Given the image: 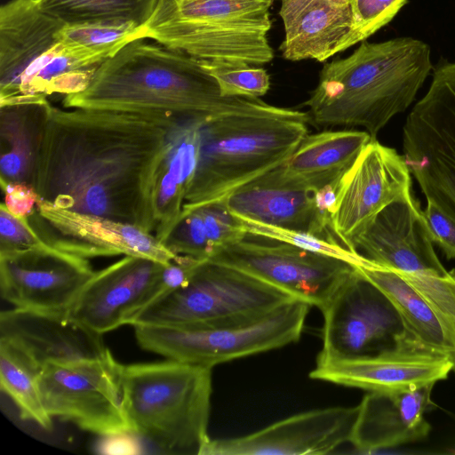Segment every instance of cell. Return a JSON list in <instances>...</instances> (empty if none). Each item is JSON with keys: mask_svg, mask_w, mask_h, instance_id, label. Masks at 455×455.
Instances as JSON below:
<instances>
[{"mask_svg": "<svg viewBox=\"0 0 455 455\" xmlns=\"http://www.w3.org/2000/svg\"><path fill=\"white\" fill-rule=\"evenodd\" d=\"M411 172L404 156L371 140L342 177L332 223L348 250L370 220L391 202L411 194Z\"/></svg>", "mask_w": 455, "mask_h": 455, "instance_id": "cell-14", "label": "cell"}, {"mask_svg": "<svg viewBox=\"0 0 455 455\" xmlns=\"http://www.w3.org/2000/svg\"><path fill=\"white\" fill-rule=\"evenodd\" d=\"M423 212L411 194L381 209L354 243L371 261L401 272L445 275Z\"/></svg>", "mask_w": 455, "mask_h": 455, "instance_id": "cell-18", "label": "cell"}, {"mask_svg": "<svg viewBox=\"0 0 455 455\" xmlns=\"http://www.w3.org/2000/svg\"><path fill=\"white\" fill-rule=\"evenodd\" d=\"M176 116L49 103L32 186L58 207L152 233L148 182Z\"/></svg>", "mask_w": 455, "mask_h": 455, "instance_id": "cell-1", "label": "cell"}, {"mask_svg": "<svg viewBox=\"0 0 455 455\" xmlns=\"http://www.w3.org/2000/svg\"><path fill=\"white\" fill-rule=\"evenodd\" d=\"M358 415L355 407H330L301 412L251 434L211 439L200 455L326 454L350 442Z\"/></svg>", "mask_w": 455, "mask_h": 455, "instance_id": "cell-15", "label": "cell"}, {"mask_svg": "<svg viewBox=\"0 0 455 455\" xmlns=\"http://www.w3.org/2000/svg\"><path fill=\"white\" fill-rule=\"evenodd\" d=\"M202 63L216 80L223 96L259 98L270 88L269 76L262 68L208 61Z\"/></svg>", "mask_w": 455, "mask_h": 455, "instance_id": "cell-35", "label": "cell"}, {"mask_svg": "<svg viewBox=\"0 0 455 455\" xmlns=\"http://www.w3.org/2000/svg\"><path fill=\"white\" fill-rule=\"evenodd\" d=\"M28 219L46 243L85 259L123 254L165 265L178 256L138 226L60 208L41 197Z\"/></svg>", "mask_w": 455, "mask_h": 455, "instance_id": "cell-13", "label": "cell"}, {"mask_svg": "<svg viewBox=\"0 0 455 455\" xmlns=\"http://www.w3.org/2000/svg\"><path fill=\"white\" fill-rule=\"evenodd\" d=\"M285 36L280 50L288 60L325 61L357 44L351 0H281Z\"/></svg>", "mask_w": 455, "mask_h": 455, "instance_id": "cell-22", "label": "cell"}, {"mask_svg": "<svg viewBox=\"0 0 455 455\" xmlns=\"http://www.w3.org/2000/svg\"><path fill=\"white\" fill-rule=\"evenodd\" d=\"M49 100L0 106L1 181L32 186Z\"/></svg>", "mask_w": 455, "mask_h": 455, "instance_id": "cell-27", "label": "cell"}, {"mask_svg": "<svg viewBox=\"0 0 455 455\" xmlns=\"http://www.w3.org/2000/svg\"><path fill=\"white\" fill-rule=\"evenodd\" d=\"M43 242L30 224L28 216H16L1 204L0 252L24 250Z\"/></svg>", "mask_w": 455, "mask_h": 455, "instance_id": "cell-38", "label": "cell"}, {"mask_svg": "<svg viewBox=\"0 0 455 455\" xmlns=\"http://www.w3.org/2000/svg\"><path fill=\"white\" fill-rule=\"evenodd\" d=\"M434 386L370 391L358 404L350 443L359 451H371L425 438L430 425L424 413L432 403Z\"/></svg>", "mask_w": 455, "mask_h": 455, "instance_id": "cell-23", "label": "cell"}, {"mask_svg": "<svg viewBox=\"0 0 455 455\" xmlns=\"http://www.w3.org/2000/svg\"><path fill=\"white\" fill-rule=\"evenodd\" d=\"M403 149L426 199L455 220V62L434 69L405 121Z\"/></svg>", "mask_w": 455, "mask_h": 455, "instance_id": "cell-8", "label": "cell"}, {"mask_svg": "<svg viewBox=\"0 0 455 455\" xmlns=\"http://www.w3.org/2000/svg\"><path fill=\"white\" fill-rule=\"evenodd\" d=\"M432 69L430 47L421 40L363 42L348 57L323 66L304 106L319 126H361L373 140L410 107Z\"/></svg>", "mask_w": 455, "mask_h": 455, "instance_id": "cell-3", "label": "cell"}, {"mask_svg": "<svg viewBox=\"0 0 455 455\" xmlns=\"http://www.w3.org/2000/svg\"><path fill=\"white\" fill-rule=\"evenodd\" d=\"M311 305L293 299L262 315L207 324L133 325L145 350L167 359L213 366L279 348L301 336Z\"/></svg>", "mask_w": 455, "mask_h": 455, "instance_id": "cell-6", "label": "cell"}, {"mask_svg": "<svg viewBox=\"0 0 455 455\" xmlns=\"http://www.w3.org/2000/svg\"><path fill=\"white\" fill-rule=\"evenodd\" d=\"M132 431L168 454H197L210 440L212 369L176 360L123 365Z\"/></svg>", "mask_w": 455, "mask_h": 455, "instance_id": "cell-5", "label": "cell"}, {"mask_svg": "<svg viewBox=\"0 0 455 455\" xmlns=\"http://www.w3.org/2000/svg\"><path fill=\"white\" fill-rule=\"evenodd\" d=\"M6 209L16 216H29L36 209L39 196L33 186L26 183L1 181Z\"/></svg>", "mask_w": 455, "mask_h": 455, "instance_id": "cell-40", "label": "cell"}, {"mask_svg": "<svg viewBox=\"0 0 455 455\" xmlns=\"http://www.w3.org/2000/svg\"><path fill=\"white\" fill-rule=\"evenodd\" d=\"M358 270L377 285L400 313L410 335L423 347L453 356V347L436 315L419 293L397 271L368 259Z\"/></svg>", "mask_w": 455, "mask_h": 455, "instance_id": "cell-28", "label": "cell"}, {"mask_svg": "<svg viewBox=\"0 0 455 455\" xmlns=\"http://www.w3.org/2000/svg\"><path fill=\"white\" fill-rule=\"evenodd\" d=\"M164 244L177 255L209 260L214 251L208 239L201 209L182 212Z\"/></svg>", "mask_w": 455, "mask_h": 455, "instance_id": "cell-36", "label": "cell"}, {"mask_svg": "<svg viewBox=\"0 0 455 455\" xmlns=\"http://www.w3.org/2000/svg\"><path fill=\"white\" fill-rule=\"evenodd\" d=\"M0 338L21 348L42 369L50 363L105 355L102 334L67 313H44L14 307L0 314Z\"/></svg>", "mask_w": 455, "mask_h": 455, "instance_id": "cell-21", "label": "cell"}, {"mask_svg": "<svg viewBox=\"0 0 455 455\" xmlns=\"http://www.w3.org/2000/svg\"><path fill=\"white\" fill-rule=\"evenodd\" d=\"M423 213L433 242L438 244L448 259H455V220L427 200Z\"/></svg>", "mask_w": 455, "mask_h": 455, "instance_id": "cell-39", "label": "cell"}, {"mask_svg": "<svg viewBox=\"0 0 455 455\" xmlns=\"http://www.w3.org/2000/svg\"><path fill=\"white\" fill-rule=\"evenodd\" d=\"M40 366L21 348L0 338V386L15 403L20 416L50 429L52 418L47 413L40 394Z\"/></svg>", "mask_w": 455, "mask_h": 455, "instance_id": "cell-30", "label": "cell"}, {"mask_svg": "<svg viewBox=\"0 0 455 455\" xmlns=\"http://www.w3.org/2000/svg\"><path fill=\"white\" fill-rule=\"evenodd\" d=\"M321 311L323 326L320 356L370 357L414 339L392 301L357 267L339 285Z\"/></svg>", "mask_w": 455, "mask_h": 455, "instance_id": "cell-10", "label": "cell"}, {"mask_svg": "<svg viewBox=\"0 0 455 455\" xmlns=\"http://www.w3.org/2000/svg\"><path fill=\"white\" fill-rule=\"evenodd\" d=\"M407 0H351L357 43L363 42L397 14Z\"/></svg>", "mask_w": 455, "mask_h": 455, "instance_id": "cell-37", "label": "cell"}, {"mask_svg": "<svg viewBox=\"0 0 455 455\" xmlns=\"http://www.w3.org/2000/svg\"><path fill=\"white\" fill-rule=\"evenodd\" d=\"M140 27L135 25L77 24L65 25L60 40L68 45L114 55L125 44L139 39Z\"/></svg>", "mask_w": 455, "mask_h": 455, "instance_id": "cell-34", "label": "cell"}, {"mask_svg": "<svg viewBox=\"0 0 455 455\" xmlns=\"http://www.w3.org/2000/svg\"><path fill=\"white\" fill-rule=\"evenodd\" d=\"M63 106L203 119L291 111L259 98L223 96L201 60L143 39L131 41L105 60L86 89L65 95Z\"/></svg>", "mask_w": 455, "mask_h": 455, "instance_id": "cell-2", "label": "cell"}, {"mask_svg": "<svg viewBox=\"0 0 455 455\" xmlns=\"http://www.w3.org/2000/svg\"><path fill=\"white\" fill-rule=\"evenodd\" d=\"M274 0H156L149 19L185 20L263 30L271 28L269 8Z\"/></svg>", "mask_w": 455, "mask_h": 455, "instance_id": "cell-29", "label": "cell"}, {"mask_svg": "<svg viewBox=\"0 0 455 455\" xmlns=\"http://www.w3.org/2000/svg\"><path fill=\"white\" fill-rule=\"evenodd\" d=\"M63 22L45 13L37 0H10L0 7V103L21 77L60 41Z\"/></svg>", "mask_w": 455, "mask_h": 455, "instance_id": "cell-24", "label": "cell"}, {"mask_svg": "<svg viewBox=\"0 0 455 455\" xmlns=\"http://www.w3.org/2000/svg\"><path fill=\"white\" fill-rule=\"evenodd\" d=\"M243 239L223 246L209 259L246 272L322 309L356 266L334 257L270 240Z\"/></svg>", "mask_w": 455, "mask_h": 455, "instance_id": "cell-11", "label": "cell"}, {"mask_svg": "<svg viewBox=\"0 0 455 455\" xmlns=\"http://www.w3.org/2000/svg\"><path fill=\"white\" fill-rule=\"evenodd\" d=\"M223 201L240 219L341 243L323 227L314 189L281 183L265 173L235 189Z\"/></svg>", "mask_w": 455, "mask_h": 455, "instance_id": "cell-25", "label": "cell"}, {"mask_svg": "<svg viewBox=\"0 0 455 455\" xmlns=\"http://www.w3.org/2000/svg\"><path fill=\"white\" fill-rule=\"evenodd\" d=\"M204 119L176 116L151 170L147 201L156 238L164 243L177 224L196 169Z\"/></svg>", "mask_w": 455, "mask_h": 455, "instance_id": "cell-20", "label": "cell"}, {"mask_svg": "<svg viewBox=\"0 0 455 455\" xmlns=\"http://www.w3.org/2000/svg\"><path fill=\"white\" fill-rule=\"evenodd\" d=\"M241 220L246 234L250 236L286 243L309 251L346 260L355 266L363 265L368 260L362 254L348 250L339 243L312 234L267 226L243 219Z\"/></svg>", "mask_w": 455, "mask_h": 455, "instance_id": "cell-33", "label": "cell"}, {"mask_svg": "<svg viewBox=\"0 0 455 455\" xmlns=\"http://www.w3.org/2000/svg\"><path fill=\"white\" fill-rule=\"evenodd\" d=\"M307 112L228 114L204 119L198 162L182 212L224 200L282 164L308 134ZM181 212V213H182Z\"/></svg>", "mask_w": 455, "mask_h": 455, "instance_id": "cell-4", "label": "cell"}, {"mask_svg": "<svg viewBox=\"0 0 455 455\" xmlns=\"http://www.w3.org/2000/svg\"><path fill=\"white\" fill-rule=\"evenodd\" d=\"M365 131H324L307 134L279 166L267 172L273 180L318 190L339 181L371 140Z\"/></svg>", "mask_w": 455, "mask_h": 455, "instance_id": "cell-26", "label": "cell"}, {"mask_svg": "<svg viewBox=\"0 0 455 455\" xmlns=\"http://www.w3.org/2000/svg\"><path fill=\"white\" fill-rule=\"evenodd\" d=\"M88 259L46 243L0 252V289L15 307L64 314L93 276Z\"/></svg>", "mask_w": 455, "mask_h": 455, "instance_id": "cell-12", "label": "cell"}, {"mask_svg": "<svg viewBox=\"0 0 455 455\" xmlns=\"http://www.w3.org/2000/svg\"><path fill=\"white\" fill-rule=\"evenodd\" d=\"M296 299L237 268L201 261L186 285L148 304L129 324H207L266 314Z\"/></svg>", "mask_w": 455, "mask_h": 455, "instance_id": "cell-7", "label": "cell"}, {"mask_svg": "<svg viewBox=\"0 0 455 455\" xmlns=\"http://www.w3.org/2000/svg\"><path fill=\"white\" fill-rule=\"evenodd\" d=\"M397 272L425 299L442 323L453 347L451 362L452 371L455 372V269L443 275Z\"/></svg>", "mask_w": 455, "mask_h": 455, "instance_id": "cell-32", "label": "cell"}, {"mask_svg": "<svg viewBox=\"0 0 455 455\" xmlns=\"http://www.w3.org/2000/svg\"><path fill=\"white\" fill-rule=\"evenodd\" d=\"M164 265L124 256L96 271L67 314L100 334L129 324L136 313L161 295Z\"/></svg>", "mask_w": 455, "mask_h": 455, "instance_id": "cell-16", "label": "cell"}, {"mask_svg": "<svg viewBox=\"0 0 455 455\" xmlns=\"http://www.w3.org/2000/svg\"><path fill=\"white\" fill-rule=\"evenodd\" d=\"M96 451L104 455H140L143 448L137 434L124 431L101 435Z\"/></svg>", "mask_w": 455, "mask_h": 455, "instance_id": "cell-41", "label": "cell"}, {"mask_svg": "<svg viewBox=\"0 0 455 455\" xmlns=\"http://www.w3.org/2000/svg\"><path fill=\"white\" fill-rule=\"evenodd\" d=\"M43 12L66 25L105 24L142 27L156 0H37Z\"/></svg>", "mask_w": 455, "mask_h": 455, "instance_id": "cell-31", "label": "cell"}, {"mask_svg": "<svg viewBox=\"0 0 455 455\" xmlns=\"http://www.w3.org/2000/svg\"><path fill=\"white\" fill-rule=\"evenodd\" d=\"M138 38H151L202 61L259 67L274 58L267 32L210 22L148 19Z\"/></svg>", "mask_w": 455, "mask_h": 455, "instance_id": "cell-19", "label": "cell"}, {"mask_svg": "<svg viewBox=\"0 0 455 455\" xmlns=\"http://www.w3.org/2000/svg\"><path fill=\"white\" fill-rule=\"evenodd\" d=\"M122 366L109 350L44 365L38 386L47 413L100 435L132 431L123 405Z\"/></svg>", "mask_w": 455, "mask_h": 455, "instance_id": "cell-9", "label": "cell"}, {"mask_svg": "<svg viewBox=\"0 0 455 455\" xmlns=\"http://www.w3.org/2000/svg\"><path fill=\"white\" fill-rule=\"evenodd\" d=\"M451 358L410 339L377 355L338 359L317 356L309 377L368 391L417 387L445 379L452 371Z\"/></svg>", "mask_w": 455, "mask_h": 455, "instance_id": "cell-17", "label": "cell"}]
</instances>
